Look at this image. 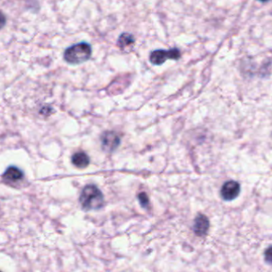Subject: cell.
Returning a JSON list of instances; mask_svg holds the SVG:
<instances>
[{
    "label": "cell",
    "instance_id": "cell-1",
    "mask_svg": "<svg viewBox=\"0 0 272 272\" xmlns=\"http://www.w3.org/2000/svg\"><path fill=\"white\" fill-rule=\"evenodd\" d=\"M82 209L85 211L101 210L105 205V197L94 185H88L82 190L79 198Z\"/></svg>",
    "mask_w": 272,
    "mask_h": 272
},
{
    "label": "cell",
    "instance_id": "cell-5",
    "mask_svg": "<svg viewBox=\"0 0 272 272\" xmlns=\"http://www.w3.org/2000/svg\"><path fill=\"white\" fill-rule=\"evenodd\" d=\"M240 192L241 186L238 182L236 181H228L223 185L220 190V195L224 201H233L238 197Z\"/></svg>",
    "mask_w": 272,
    "mask_h": 272
},
{
    "label": "cell",
    "instance_id": "cell-13",
    "mask_svg": "<svg viewBox=\"0 0 272 272\" xmlns=\"http://www.w3.org/2000/svg\"><path fill=\"white\" fill-rule=\"evenodd\" d=\"M260 1L262 2H268V1H269V0H260Z\"/></svg>",
    "mask_w": 272,
    "mask_h": 272
},
{
    "label": "cell",
    "instance_id": "cell-4",
    "mask_svg": "<svg viewBox=\"0 0 272 272\" xmlns=\"http://www.w3.org/2000/svg\"><path fill=\"white\" fill-rule=\"evenodd\" d=\"M120 144V138L115 132H105L101 136V145L104 151L113 152Z\"/></svg>",
    "mask_w": 272,
    "mask_h": 272
},
{
    "label": "cell",
    "instance_id": "cell-8",
    "mask_svg": "<svg viewBox=\"0 0 272 272\" xmlns=\"http://www.w3.org/2000/svg\"><path fill=\"white\" fill-rule=\"evenodd\" d=\"M72 163L74 164L76 167L84 169L90 163V159L87 154L80 151L72 156Z\"/></svg>",
    "mask_w": 272,
    "mask_h": 272
},
{
    "label": "cell",
    "instance_id": "cell-14",
    "mask_svg": "<svg viewBox=\"0 0 272 272\" xmlns=\"http://www.w3.org/2000/svg\"></svg>",
    "mask_w": 272,
    "mask_h": 272
},
{
    "label": "cell",
    "instance_id": "cell-7",
    "mask_svg": "<svg viewBox=\"0 0 272 272\" xmlns=\"http://www.w3.org/2000/svg\"><path fill=\"white\" fill-rule=\"evenodd\" d=\"M24 178V174L19 168L16 166H9L2 174V179L7 184H14L21 182Z\"/></svg>",
    "mask_w": 272,
    "mask_h": 272
},
{
    "label": "cell",
    "instance_id": "cell-9",
    "mask_svg": "<svg viewBox=\"0 0 272 272\" xmlns=\"http://www.w3.org/2000/svg\"><path fill=\"white\" fill-rule=\"evenodd\" d=\"M118 46L119 48L122 50L130 47L131 46H133L135 43V38L132 34L128 33H124L119 36V40H118Z\"/></svg>",
    "mask_w": 272,
    "mask_h": 272
},
{
    "label": "cell",
    "instance_id": "cell-10",
    "mask_svg": "<svg viewBox=\"0 0 272 272\" xmlns=\"http://www.w3.org/2000/svg\"><path fill=\"white\" fill-rule=\"evenodd\" d=\"M138 201L141 206L143 208H147L149 205V197L146 193H140L138 195Z\"/></svg>",
    "mask_w": 272,
    "mask_h": 272
},
{
    "label": "cell",
    "instance_id": "cell-3",
    "mask_svg": "<svg viewBox=\"0 0 272 272\" xmlns=\"http://www.w3.org/2000/svg\"><path fill=\"white\" fill-rule=\"evenodd\" d=\"M180 57L181 52L178 48L170 49L169 51L157 50L151 53L150 61L153 65H161L169 59L178 61Z\"/></svg>",
    "mask_w": 272,
    "mask_h": 272
},
{
    "label": "cell",
    "instance_id": "cell-6",
    "mask_svg": "<svg viewBox=\"0 0 272 272\" xmlns=\"http://www.w3.org/2000/svg\"><path fill=\"white\" fill-rule=\"evenodd\" d=\"M210 228V220L206 216L199 214L196 217L193 224V232L197 237H204Z\"/></svg>",
    "mask_w": 272,
    "mask_h": 272
},
{
    "label": "cell",
    "instance_id": "cell-11",
    "mask_svg": "<svg viewBox=\"0 0 272 272\" xmlns=\"http://www.w3.org/2000/svg\"><path fill=\"white\" fill-rule=\"evenodd\" d=\"M264 258H265V260H266L268 264L272 265V246L266 249V251L264 252Z\"/></svg>",
    "mask_w": 272,
    "mask_h": 272
},
{
    "label": "cell",
    "instance_id": "cell-2",
    "mask_svg": "<svg viewBox=\"0 0 272 272\" xmlns=\"http://www.w3.org/2000/svg\"><path fill=\"white\" fill-rule=\"evenodd\" d=\"M92 56V47L86 42H80L65 50L64 59L72 65H78L85 62Z\"/></svg>",
    "mask_w": 272,
    "mask_h": 272
},
{
    "label": "cell",
    "instance_id": "cell-12",
    "mask_svg": "<svg viewBox=\"0 0 272 272\" xmlns=\"http://www.w3.org/2000/svg\"><path fill=\"white\" fill-rule=\"evenodd\" d=\"M6 20L5 15L0 11V29H2V28L4 27L5 24H6Z\"/></svg>",
    "mask_w": 272,
    "mask_h": 272
}]
</instances>
